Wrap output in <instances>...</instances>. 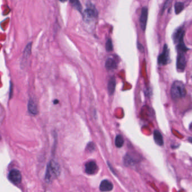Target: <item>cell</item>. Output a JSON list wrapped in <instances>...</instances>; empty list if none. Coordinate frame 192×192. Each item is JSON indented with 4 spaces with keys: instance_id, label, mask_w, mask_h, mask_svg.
I'll return each mask as SVG.
<instances>
[{
    "instance_id": "1",
    "label": "cell",
    "mask_w": 192,
    "mask_h": 192,
    "mask_svg": "<svg viewBox=\"0 0 192 192\" xmlns=\"http://www.w3.org/2000/svg\"><path fill=\"white\" fill-rule=\"evenodd\" d=\"M171 96L174 100H177L184 97L187 95V91L184 84L180 81H175L170 90Z\"/></svg>"
},
{
    "instance_id": "2",
    "label": "cell",
    "mask_w": 192,
    "mask_h": 192,
    "mask_svg": "<svg viewBox=\"0 0 192 192\" xmlns=\"http://www.w3.org/2000/svg\"><path fill=\"white\" fill-rule=\"evenodd\" d=\"M60 173V167L59 165L53 160H51L47 165L45 180L49 183L59 175Z\"/></svg>"
},
{
    "instance_id": "3",
    "label": "cell",
    "mask_w": 192,
    "mask_h": 192,
    "mask_svg": "<svg viewBox=\"0 0 192 192\" xmlns=\"http://www.w3.org/2000/svg\"><path fill=\"white\" fill-rule=\"evenodd\" d=\"M97 16V11L95 6L89 5L88 7L84 11L83 19L85 21L89 22L95 19Z\"/></svg>"
},
{
    "instance_id": "4",
    "label": "cell",
    "mask_w": 192,
    "mask_h": 192,
    "mask_svg": "<svg viewBox=\"0 0 192 192\" xmlns=\"http://www.w3.org/2000/svg\"><path fill=\"white\" fill-rule=\"evenodd\" d=\"M170 59L169 56V50L166 44L164 45L163 51L158 57V64L159 65L165 66L170 63Z\"/></svg>"
},
{
    "instance_id": "5",
    "label": "cell",
    "mask_w": 192,
    "mask_h": 192,
    "mask_svg": "<svg viewBox=\"0 0 192 192\" xmlns=\"http://www.w3.org/2000/svg\"><path fill=\"white\" fill-rule=\"evenodd\" d=\"M8 179L12 184L15 185L20 184L22 181L21 173L17 169H12L8 173Z\"/></svg>"
},
{
    "instance_id": "6",
    "label": "cell",
    "mask_w": 192,
    "mask_h": 192,
    "mask_svg": "<svg viewBox=\"0 0 192 192\" xmlns=\"http://www.w3.org/2000/svg\"><path fill=\"white\" fill-rule=\"evenodd\" d=\"M187 64V60L184 53L178 52L176 61V68L179 72L184 71Z\"/></svg>"
},
{
    "instance_id": "7",
    "label": "cell",
    "mask_w": 192,
    "mask_h": 192,
    "mask_svg": "<svg viewBox=\"0 0 192 192\" xmlns=\"http://www.w3.org/2000/svg\"><path fill=\"white\" fill-rule=\"evenodd\" d=\"M148 19V8L147 7H143L141 11L140 17V25L142 31H145L147 26Z\"/></svg>"
},
{
    "instance_id": "8",
    "label": "cell",
    "mask_w": 192,
    "mask_h": 192,
    "mask_svg": "<svg viewBox=\"0 0 192 192\" xmlns=\"http://www.w3.org/2000/svg\"><path fill=\"white\" fill-rule=\"evenodd\" d=\"M98 170L97 165L95 161L88 162L85 165L86 173L88 175H94L97 173Z\"/></svg>"
},
{
    "instance_id": "9",
    "label": "cell",
    "mask_w": 192,
    "mask_h": 192,
    "mask_svg": "<svg viewBox=\"0 0 192 192\" xmlns=\"http://www.w3.org/2000/svg\"><path fill=\"white\" fill-rule=\"evenodd\" d=\"M185 31L182 28H179L175 31L173 34V38L174 42L176 45L180 42L184 41V36Z\"/></svg>"
},
{
    "instance_id": "10",
    "label": "cell",
    "mask_w": 192,
    "mask_h": 192,
    "mask_svg": "<svg viewBox=\"0 0 192 192\" xmlns=\"http://www.w3.org/2000/svg\"><path fill=\"white\" fill-rule=\"evenodd\" d=\"M113 184L108 180H104L101 181L100 185V190L102 192H110L113 190Z\"/></svg>"
},
{
    "instance_id": "11",
    "label": "cell",
    "mask_w": 192,
    "mask_h": 192,
    "mask_svg": "<svg viewBox=\"0 0 192 192\" xmlns=\"http://www.w3.org/2000/svg\"><path fill=\"white\" fill-rule=\"evenodd\" d=\"M28 111L31 114L36 115L38 113L37 104L32 98H31L28 102Z\"/></svg>"
},
{
    "instance_id": "12",
    "label": "cell",
    "mask_w": 192,
    "mask_h": 192,
    "mask_svg": "<svg viewBox=\"0 0 192 192\" xmlns=\"http://www.w3.org/2000/svg\"><path fill=\"white\" fill-rule=\"evenodd\" d=\"M153 138L156 144L159 146L164 145V139L161 133L157 130H155L153 132Z\"/></svg>"
},
{
    "instance_id": "13",
    "label": "cell",
    "mask_w": 192,
    "mask_h": 192,
    "mask_svg": "<svg viewBox=\"0 0 192 192\" xmlns=\"http://www.w3.org/2000/svg\"><path fill=\"white\" fill-rule=\"evenodd\" d=\"M115 88H116V79L114 76H112L109 80L107 85V89L109 95H113L114 93Z\"/></svg>"
},
{
    "instance_id": "14",
    "label": "cell",
    "mask_w": 192,
    "mask_h": 192,
    "mask_svg": "<svg viewBox=\"0 0 192 192\" xmlns=\"http://www.w3.org/2000/svg\"><path fill=\"white\" fill-rule=\"evenodd\" d=\"M105 67H106V69L109 70H114L117 67V64L114 59L110 58L106 60Z\"/></svg>"
},
{
    "instance_id": "15",
    "label": "cell",
    "mask_w": 192,
    "mask_h": 192,
    "mask_svg": "<svg viewBox=\"0 0 192 192\" xmlns=\"http://www.w3.org/2000/svg\"><path fill=\"white\" fill-rule=\"evenodd\" d=\"M70 2L72 5V6L74 8L80 12H81L82 11V6L81 5V2L79 0H69Z\"/></svg>"
},
{
    "instance_id": "16",
    "label": "cell",
    "mask_w": 192,
    "mask_h": 192,
    "mask_svg": "<svg viewBox=\"0 0 192 192\" xmlns=\"http://www.w3.org/2000/svg\"><path fill=\"white\" fill-rule=\"evenodd\" d=\"M115 143V145L116 146V147L121 148L123 147L124 143V140L122 135H117V136H116Z\"/></svg>"
},
{
    "instance_id": "17",
    "label": "cell",
    "mask_w": 192,
    "mask_h": 192,
    "mask_svg": "<svg viewBox=\"0 0 192 192\" xmlns=\"http://www.w3.org/2000/svg\"><path fill=\"white\" fill-rule=\"evenodd\" d=\"M134 163H135V160L131 156H130L129 155H128V154L125 156V157H124V164L127 166H132L134 164Z\"/></svg>"
},
{
    "instance_id": "18",
    "label": "cell",
    "mask_w": 192,
    "mask_h": 192,
    "mask_svg": "<svg viewBox=\"0 0 192 192\" xmlns=\"http://www.w3.org/2000/svg\"><path fill=\"white\" fill-rule=\"evenodd\" d=\"M174 7H175V12L176 14H180L181 11L184 10V3L177 2L175 4Z\"/></svg>"
},
{
    "instance_id": "19",
    "label": "cell",
    "mask_w": 192,
    "mask_h": 192,
    "mask_svg": "<svg viewBox=\"0 0 192 192\" xmlns=\"http://www.w3.org/2000/svg\"><path fill=\"white\" fill-rule=\"evenodd\" d=\"M31 51H32V43H29L27 46L25 47L23 56L25 58H28L31 54Z\"/></svg>"
},
{
    "instance_id": "20",
    "label": "cell",
    "mask_w": 192,
    "mask_h": 192,
    "mask_svg": "<svg viewBox=\"0 0 192 192\" xmlns=\"http://www.w3.org/2000/svg\"><path fill=\"white\" fill-rule=\"evenodd\" d=\"M106 49L107 52H111L113 50V45L111 39H108L106 43Z\"/></svg>"
},
{
    "instance_id": "21",
    "label": "cell",
    "mask_w": 192,
    "mask_h": 192,
    "mask_svg": "<svg viewBox=\"0 0 192 192\" xmlns=\"http://www.w3.org/2000/svg\"><path fill=\"white\" fill-rule=\"evenodd\" d=\"M95 145L93 142H89L88 145H86V150L88 152H92L95 150Z\"/></svg>"
},
{
    "instance_id": "22",
    "label": "cell",
    "mask_w": 192,
    "mask_h": 192,
    "mask_svg": "<svg viewBox=\"0 0 192 192\" xmlns=\"http://www.w3.org/2000/svg\"><path fill=\"white\" fill-rule=\"evenodd\" d=\"M171 2H172V0H166V1L165 3L164 7H163V8H162V14L164 13V12L165 10V9L167 8V7H168L170 5V4L171 3Z\"/></svg>"
},
{
    "instance_id": "23",
    "label": "cell",
    "mask_w": 192,
    "mask_h": 192,
    "mask_svg": "<svg viewBox=\"0 0 192 192\" xmlns=\"http://www.w3.org/2000/svg\"><path fill=\"white\" fill-rule=\"evenodd\" d=\"M138 47L139 48V50L141 52H143L144 51V47H143V46H142L141 44H140V43H138Z\"/></svg>"
},
{
    "instance_id": "24",
    "label": "cell",
    "mask_w": 192,
    "mask_h": 192,
    "mask_svg": "<svg viewBox=\"0 0 192 192\" xmlns=\"http://www.w3.org/2000/svg\"><path fill=\"white\" fill-rule=\"evenodd\" d=\"M12 92H13V86H11L10 85V98H11L12 97Z\"/></svg>"
},
{
    "instance_id": "25",
    "label": "cell",
    "mask_w": 192,
    "mask_h": 192,
    "mask_svg": "<svg viewBox=\"0 0 192 192\" xmlns=\"http://www.w3.org/2000/svg\"><path fill=\"white\" fill-rule=\"evenodd\" d=\"M188 141L190 142V143H192V137H190V138H188Z\"/></svg>"
},
{
    "instance_id": "26",
    "label": "cell",
    "mask_w": 192,
    "mask_h": 192,
    "mask_svg": "<svg viewBox=\"0 0 192 192\" xmlns=\"http://www.w3.org/2000/svg\"><path fill=\"white\" fill-rule=\"evenodd\" d=\"M60 2H66L67 0H59Z\"/></svg>"
},
{
    "instance_id": "27",
    "label": "cell",
    "mask_w": 192,
    "mask_h": 192,
    "mask_svg": "<svg viewBox=\"0 0 192 192\" xmlns=\"http://www.w3.org/2000/svg\"><path fill=\"white\" fill-rule=\"evenodd\" d=\"M190 130L192 131V123H191V124H190Z\"/></svg>"
},
{
    "instance_id": "28",
    "label": "cell",
    "mask_w": 192,
    "mask_h": 192,
    "mask_svg": "<svg viewBox=\"0 0 192 192\" xmlns=\"http://www.w3.org/2000/svg\"><path fill=\"white\" fill-rule=\"evenodd\" d=\"M58 102H59L58 100L54 101V104H57V103H58Z\"/></svg>"
},
{
    "instance_id": "29",
    "label": "cell",
    "mask_w": 192,
    "mask_h": 192,
    "mask_svg": "<svg viewBox=\"0 0 192 192\" xmlns=\"http://www.w3.org/2000/svg\"></svg>"
}]
</instances>
